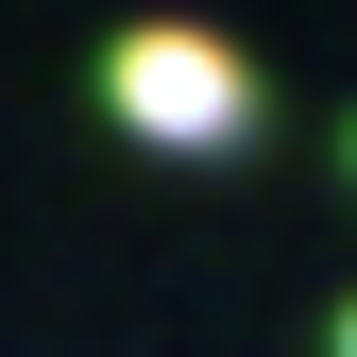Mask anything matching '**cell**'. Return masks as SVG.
Listing matches in <instances>:
<instances>
[{
    "instance_id": "cell-1",
    "label": "cell",
    "mask_w": 357,
    "mask_h": 357,
    "mask_svg": "<svg viewBox=\"0 0 357 357\" xmlns=\"http://www.w3.org/2000/svg\"><path fill=\"white\" fill-rule=\"evenodd\" d=\"M102 102L137 119L153 153H238V137H255V68L221 52L204 17H153V34H119V52H102Z\"/></svg>"
},
{
    "instance_id": "cell-2",
    "label": "cell",
    "mask_w": 357,
    "mask_h": 357,
    "mask_svg": "<svg viewBox=\"0 0 357 357\" xmlns=\"http://www.w3.org/2000/svg\"><path fill=\"white\" fill-rule=\"evenodd\" d=\"M340 357H357V306H340Z\"/></svg>"
}]
</instances>
